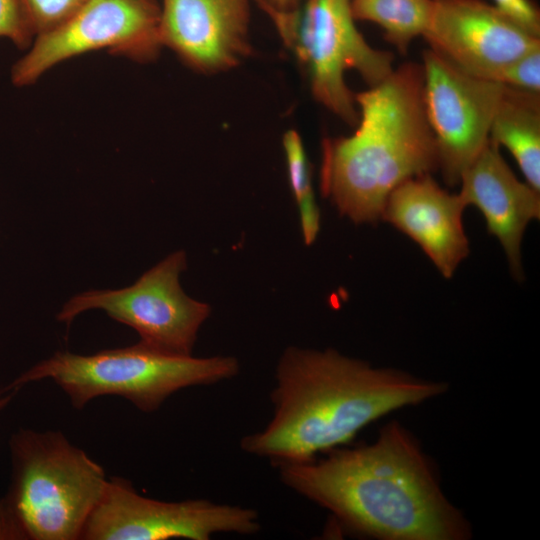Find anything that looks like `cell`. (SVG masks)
I'll list each match as a JSON object with an SVG mask.
<instances>
[{"instance_id":"cell-1","label":"cell","mask_w":540,"mask_h":540,"mask_svg":"<svg viewBox=\"0 0 540 540\" xmlns=\"http://www.w3.org/2000/svg\"><path fill=\"white\" fill-rule=\"evenodd\" d=\"M319 461L280 463L281 481L327 509L348 531L384 540H462V514L442 493L412 435L388 423L366 446Z\"/></svg>"},{"instance_id":"cell-2","label":"cell","mask_w":540,"mask_h":540,"mask_svg":"<svg viewBox=\"0 0 540 540\" xmlns=\"http://www.w3.org/2000/svg\"><path fill=\"white\" fill-rule=\"evenodd\" d=\"M271 392L273 417L245 436L246 453L276 464L307 462L352 439L378 418L442 394L445 383L422 380L340 354L287 348Z\"/></svg>"},{"instance_id":"cell-3","label":"cell","mask_w":540,"mask_h":540,"mask_svg":"<svg viewBox=\"0 0 540 540\" xmlns=\"http://www.w3.org/2000/svg\"><path fill=\"white\" fill-rule=\"evenodd\" d=\"M355 101V132L323 141L321 191L353 222H375L395 188L438 168L422 65L403 64Z\"/></svg>"},{"instance_id":"cell-4","label":"cell","mask_w":540,"mask_h":540,"mask_svg":"<svg viewBox=\"0 0 540 540\" xmlns=\"http://www.w3.org/2000/svg\"><path fill=\"white\" fill-rule=\"evenodd\" d=\"M239 370V361L232 356L173 355L139 342L92 355L56 352L17 377L3 392L50 378L76 409L98 396L118 395L138 409L152 412L180 389L216 384L235 377Z\"/></svg>"},{"instance_id":"cell-5","label":"cell","mask_w":540,"mask_h":540,"mask_svg":"<svg viewBox=\"0 0 540 540\" xmlns=\"http://www.w3.org/2000/svg\"><path fill=\"white\" fill-rule=\"evenodd\" d=\"M12 477L3 498L25 539H80L107 479L61 432L20 429L10 439Z\"/></svg>"},{"instance_id":"cell-6","label":"cell","mask_w":540,"mask_h":540,"mask_svg":"<svg viewBox=\"0 0 540 540\" xmlns=\"http://www.w3.org/2000/svg\"><path fill=\"white\" fill-rule=\"evenodd\" d=\"M306 71L314 98L350 125L358 121L355 94L345 81L356 70L375 86L393 68L391 53L371 47L356 27L351 0H302L289 13H266Z\"/></svg>"},{"instance_id":"cell-7","label":"cell","mask_w":540,"mask_h":540,"mask_svg":"<svg viewBox=\"0 0 540 540\" xmlns=\"http://www.w3.org/2000/svg\"><path fill=\"white\" fill-rule=\"evenodd\" d=\"M185 269L186 254L176 251L129 287L75 295L63 306L57 319L69 325L80 313L100 309L136 330L143 345L168 354L189 356L211 309L182 290L179 276Z\"/></svg>"},{"instance_id":"cell-8","label":"cell","mask_w":540,"mask_h":540,"mask_svg":"<svg viewBox=\"0 0 540 540\" xmlns=\"http://www.w3.org/2000/svg\"><path fill=\"white\" fill-rule=\"evenodd\" d=\"M160 19L159 0H88L64 24L34 38L12 67V83L31 85L54 66L97 50L153 60L163 48Z\"/></svg>"},{"instance_id":"cell-9","label":"cell","mask_w":540,"mask_h":540,"mask_svg":"<svg viewBox=\"0 0 540 540\" xmlns=\"http://www.w3.org/2000/svg\"><path fill=\"white\" fill-rule=\"evenodd\" d=\"M256 510L205 499L165 502L144 497L131 482L113 477L86 521L80 539L209 540L217 533L255 534Z\"/></svg>"},{"instance_id":"cell-10","label":"cell","mask_w":540,"mask_h":540,"mask_svg":"<svg viewBox=\"0 0 540 540\" xmlns=\"http://www.w3.org/2000/svg\"><path fill=\"white\" fill-rule=\"evenodd\" d=\"M423 102L445 182L462 173L490 141L506 85L470 75L432 51L423 53Z\"/></svg>"},{"instance_id":"cell-11","label":"cell","mask_w":540,"mask_h":540,"mask_svg":"<svg viewBox=\"0 0 540 540\" xmlns=\"http://www.w3.org/2000/svg\"><path fill=\"white\" fill-rule=\"evenodd\" d=\"M423 34L430 49L460 70L496 80L511 62L540 46L525 31L484 0H432Z\"/></svg>"},{"instance_id":"cell-12","label":"cell","mask_w":540,"mask_h":540,"mask_svg":"<svg viewBox=\"0 0 540 540\" xmlns=\"http://www.w3.org/2000/svg\"><path fill=\"white\" fill-rule=\"evenodd\" d=\"M251 1L159 0L163 47L204 74L238 66L251 53Z\"/></svg>"},{"instance_id":"cell-13","label":"cell","mask_w":540,"mask_h":540,"mask_svg":"<svg viewBox=\"0 0 540 540\" xmlns=\"http://www.w3.org/2000/svg\"><path fill=\"white\" fill-rule=\"evenodd\" d=\"M462 197L442 189L430 174L411 178L389 195L381 218L413 239L445 278L469 253Z\"/></svg>"},{"instance_id":"cell-14","label":"cell","mask_w":540,"mask_h":540,"mask_svg":"<svg viewBox=\"0 0 540 540\" xmlns=\"http://www.w3.org/2000/svg\"><path fill=\"white\" fill-rule=\"evenodd\" d=\"M459 195L477 207L488 231L500 241L513 273L522 277L521 241L528 223L540 217L539 191L521 182L491 141L462 173Z\"/></svg>"},{"instance_id":"cell-15","label":"cell","mask_w":540,"mask_h":540,"mask_svg":"<svg viewBox=\"0 0 540 540\" xmlns=\"http://www.w3.org/2000/svg\"><path fill=\"white\" fill-rule=\"evenodd\" d=\"M490 141L515 158L527 182L540 191V98L506 86L490 129Z\"/></svg>"},{"instance_id":"cell-16","label":"cell","mask_w":540,"mask_h":540,"mask_svg":"<svg viewBox=\"0 0 540 540\" xmlns=\"http://www.w3.org/2000/svg\"><path fill=\"white\" fill-rule=\"evenodd\" d=\"M432 8V0H351L354 19L380 26L386 40L402 53L414 38L423 36Z\"/></svg>"},{"instance_id":"cell-17","label":"cell","mask_w":540,"mask_h":540,"mask_svg":"<svg viewBox=\"0 0 540 540\" xmlns=\"http://www.w3.org/2000/svg\"><path fill=\"white\" fill-rule=\"evenodd\" d=\"M282 145L290 188L299 209L303 240L306 245H311L320 230V211L315 201L310 164L296 130L284 133Z\"/></svg>"},{"instance_id":"cell-18","label":"cell","mask_w":540,"mask_h":540,"mask_svg":"<svg viewBox=\"0 0 540 540\" xmlns=\"http://www.w3.org/2000/svg\"><path fill=\"white\" fill-rule=\"evenodd\" d=\"M88 0H19L33 38L48 33L75 15Z\"/></svg>"},{"instance_id":"cell-19","label":"cell","mask_w":540,"mask_h":540,"mask_svg":"<svg viewBox=\"0 0 540 540\" xmlns=\"http://www.w3.org/2000/svg\"><path fill=\"white\" fill-rule=\"evenodd\" d=\"M497 82L506 86L540 92V46L523 54L507 65L496 77Z\"/></svg>"},{"instance_id":"cell-20","label":"cell","mask_w":540,"mask_h":540,"mask_svg":"<svg viewBox=\"0 0 540 540\" xmlns=\"http://www.w3.org/2000/svg\"><path fill=\"white\" fill-rule=\"evenodd\" d=\"M0 38H6L20 48L31 43L33 36L25 23L19 0H0Z\"/></svg>"},{"instance_id":"cell-21","label":"cell","mask_w":540,"mask_h":540,"mask_svg":"<svg viewBox=\"0 0 540 540\" xmlns=\"http://www.w3.org/2000/svg\"><path fill=\"white\" fill-rule=\"evenodd\" d=\"M493 6L507 19L529 32L540 36V13L531 0H492Z\"/></svg>"},{"instance_id":"cell-22","label":"cell","mask_w":540,"mask_h":540,"mask_svg":"<svg viewBox=\"0 0 540 540\" xmlns=\"http://www.w3.org/2000/svg\"><path fill=\"white\" fill-rule=\"evenodd\" d=\"M0 539H25L3 498L0 500Z\"/></svg>"},{"instance_id":"cell-23","label":"cell","mask_w":540,"mask_h":540,"mask_svg":"<svg viewBox=\"0 0 540 540\" xmlns=\"http://www.w3.org/2000/svg\"><path fill=\"white\" fill-rule=\"evenodd\" d=\"M265 12L289 13L297 10L302 0H254Z\"/></svg>"},{"instance_id":"cell-24","label":"cell","mask_w":540,"mask_h":540,"mask_svg":"<svg viewBox=\"0 0 540 540\" xmlns=\"http://www.w3.org/2000/svg\"><path fill=\"white\" fill-rule=\"evenodd\" d=\"M15 392L16 390H13L12 393L0 398V410L3 409L9 403V401L12 399Z\"/></svg>"}]
</instances>
